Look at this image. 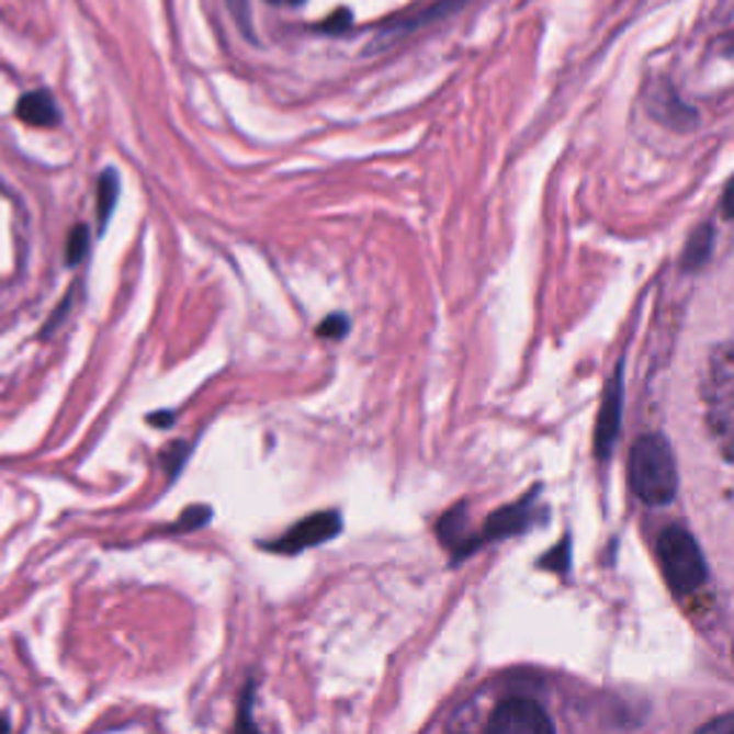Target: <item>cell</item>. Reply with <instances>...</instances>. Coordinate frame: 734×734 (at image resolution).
Here are the masks:
<instances>
[{
    "label": "cell",
    "mask_w": 734,
    "mask_h": 734,
    "mask_svg": "<svg viewBox=\"0 0 734 734\" xmlns=\"http://www.w3.org/2000/svg\"><path fill=\"white\" fill-rule=\"evenodd\" d=\"M629 483L637 499L648 508H666L675 502L680 476L675 451L663 433H645L629 453Z\"/></svg>",
    "instance_id": "cell-1"
},
{
    "label": "cell",
    "mask_w": 734,
    "mask_h": 734,
    "mask_svg": "<svg viewBox=\"0 0 734 734\" xmlns=\"http://www.w3.org/2000/svg\"><path fill=\"white\" fill-rule=\"evenodd\" d=\"M657 556H660L668 588L675 594H691L709 583V565L689 528L668 526L657 537Z\"/></svg>",
    "instance_id": "cell-2"
},
{
    "label": "cell",
    "mask_w": 734,
    "mask_h": 734,
    "mask_svg": "<svg viewBox=\"0 0 734 734\" xmlns=\"http://www.w3.org/2000/svg\"><path fill=\"white\" fill-rule=\"evenodd\" d=\"M705 410H709V428L720 439L723 453L729 456V439H732V414H734V362L732 348L720 345L709 359L705 371Z\"/></svg>",
    "instance_id": "cell-3"
},
{
    "label": "cell",
    "mask_w": 734,
    "mask_h": 734,
    "mask_svg": "<svg viewBox=\"0 0 734 734\" xmlns=\"http://www.w3.org/2000/svg\"><path fill=\"white\" fill-rule=\"evenodd\" d=\"M540 490L542 488H534L531 494H528V497H522L520 502L505 505V508L490 513L483 526V534L467 537V542L462 545L456 560H465V556H471L476 549H479V545H488V542H499V540H508V537L526 534V531H531L534 526L549 520V513L540 511V505H537Z\"/></svg>",
    "instance_id": "cell-4"
},
{
    "label": "cell",
    "mask_w": 734,
    "mask_h": 734,
    "mask_svg": "<svg viewBox=\"0 0 734 734\" xmlns=\"http://www.w3.org/2000/svg\"><path fill=\"white\" fill-rule=\"evenodd\" d=\"M485 729L494 734H551L554 720L531 698H508L494 709Z\"/></svg>",
    "instance_id": "cell-5"
},
{
    "label": "cell",
    "mask_w": 734,
    "mask_h": 734,
    "mask_svg": "<svg viewBox=\"0 0 734 734\" xmlns=\"http://www.w3.org/2000/svg\"><path fill=\"white\" fill-rule=\"evenodd\" d=\"M623 364H617L614 376L606 385V394H602L600 416H597V428H594V453L597 460L609 462L611 453L617 448V439H620V430H623Z\"/></svg>",
    "instance_id": "cell-6"
},
{
    "label": "cell",
    "mask_w": 734,
    "mask_h": 734,
    "mask_svg": "<svg viewBox=\"0 0 734 734\" xmlns=\"http://www.w3.org/2000/svg\"><path fill=\"white\" fill-rule=\"evenodd\" d=\"M341 534V517L339 511H321L310 513L302 522L290 528L287 534L279 537L273 542H264V549L275 551V554H302V551L330 542L334 537Z\"/></svg>",
    "instance_id": "cell-7"
},
{
    "label": "cell",
    "mask_w": 734,
    "mask_h": 734,
    "mask_svg": "<svg viewBox=\"0 0 734 734\" xmlns=\"http://www.w3.org/2000/svg\"><path fill=\"white\" fill-rule=\"evenodd\" d=\"M645 106L652 112L654 121L666 124L675 133H689L698 126V112L677 95V90L668 81H657L645 95Z\"/></svg>",
    "instance_id": "cell-8"
},
{
    "label": "cell",
    "mask_w": 734,
    "mask_h": 734,
    "mask_svg": "<svg viewBox=\"0 0 734 734\" xmlns=\"http://www.w3.org/2000/svg\"><path fill=\"white\" fill-rule=\"evenodd\" d=\"M15 115L23 121V124L30 126H58L60 124V110L55 104L53 92L46 90H35L21 95L15 106Z\"/></svg>",
    "instance_id": "cell-9"
},
{
    "label": "cell",
    "mask_w": 734,
    "mask_h": 734,
    "mask_svg": "<svg viewBox=\"0 0 734 734\" xmlns=\"http://www.w3.org/2000/svg\"><path fill=\"white\" fill-rule=\"evenodd\" d=\"M714 238H718V233H714V224H700L698 230L691 233L689 241H686L680 268L689 270V273H698V270H703L705 264H709V259H712Z\"/></svg>",
    "instance_id": "cell-10"
},
{
    "label": "cell",
    "mask_w": 734,
    "mask_h": 734,
    "mask_svg": "<svg viewBox=\"0 0 734 734\" xmlns=\"http://www.w3.org/2000/svg\"><path fill=\"white\" fill-rule=\"evenodd\" d=\"M121 195V179L118 170H104L101 179H98V233L104 236L106 224H110L112 213H115V204H118Z\"/></svg>",
    "instance_id": "cell-11"
},
{
    "label": "cell",
    "mask_w": 734,
    "mask_h": 734,
    "mask_svg": "<svg viewBox=\"0 0 734 734\" xmlns=\"http://www.w3.org/2000/svg\"><path fill=\"white\" fill-rule=\"evenodd\" d=\"M437 537L445 542L448 549H453L460 554V549L467 540V508L465 505H456L453 511H448L442 520L437 522Z\"/></svg>",
    "instance_id": "cell-12"
},
{
    "label": "cell",
    "mask_w": 734,
    "mask_h": 734,
    "mask_svg": "<svg viewBox=\"0 0 734 734\" xmlns=\"http://www.w3.org/2000/svg\"><path fill=\"white\" fill-rule=\"evenodd\" d=\"M90 245H92L90 227H87V224H75L72 233H69V238H67V264H69V268H75V264H81V261L87 259Z\"/></svg>",
    "instance_id": "cell-13"
},
{
    "label": "cell",
    "mask_w": 734,
    "mask_h": 734,
    "mask_svg": "<svg viewBox=\"0 0 734 734\" xmlns=\"http://www.w3.org/2000/svg\"><path fill=\"white\" fill-rule=\"evenodd\" d=\"M227 9H230L233 21H236L238 32L245 35V41H250V44H259V37H256V23H252L250 0H227Z\"/></svg>",
    "instance_id": "cell-14"
},
{
    "label": "cell",
    "mask_w": 734,
    "mask_h": 734,
    "mask_svg": "<svg viewBox=\"0 0 734 734\" xmlns=\"http://www.w3.org/2000/svg\"><path fill=\"white\" fill-rule=\"evenodd\" d=\"M568 545H572V542H568V537H565V540L560 542V545H556L549 556H542L540 560L542 568H554V572H560V574L572 572V551H568Z\"/></svg>",
    "instance_id": "cell-15"
},
{
    "label": "cell",
    "mask_w": 734,
    "mask_h": 734,
    "mask_svg": "<svg viewBox=\"0 0 734 734\" xmlns=\"http://www.w3.org/2000/svg\"><path fill=\"white\" fill-rule=\"evenodd\" d=\"M210 520H213V511H210V508H204V505H193V508H190L170 531H195V528L207 526Z\"/></svg>",
    "instance_id": "cell-16"
},
{
    "label": "cell",
    "mask_w": 734,
    "mask_h": 734,
    "mask_svg": "<svg viewBox=\"0 0 734 734\" xmlns=\"http://www.w3.org/2000/svg\"><path fill=\"white\" fill-rule=\"evenodd\" d=\"M348 330H350V319H348V316H341V313L327 316V319L319 325V336H321V339H330V341L345 339V334H348Z\"/></svg>",
    "instance_id": "cell-17"
},
{
    "label": "cell",
    "mask_w": 734,
    "mask_h": 734,
    "mask_svg": "<svg viewBox=\"0 0 734 734\" xmlns=\"http://www.w3.org/2000/svg\"><path fill=\"white\" fill-rule=\"evenodd\" d=\"M187 453H190V445H184V442H179V445H172L170 451H163V465H167V471H170V479H176V474L181 471V465L187 462Z\"/></svg>",
    "instance_id": "cell-18"
},
{
    "label": "cell",
    "mask_w": 734,
    "mask_h": 734,
    "mask_svg": "<svg viewBox=\"0 0 734 734\" xmlns=\"http://www.w3.org/2000/svg\"><path fill=\"white\" fill-rule=\"evenodd\" d=\"M72 296H75V290H69L67 296H64V302H60V307H55V310H53V316H49V319H46L44 330H41V339H46V336L53 334L55 327H60V321L67 319L69 307H72Z\"/></svg>",
    "instance_id": "cell-19"
},
{
    "label": "cell",
    "mask_w": 734,
    "mask_h": 734,
    "mask_svg": "<svg viewBox=\"0 0 734 734\" xmlns=\"http://www.w3.org/2000/svg\"><path fill=\"white\" fill-rule=\"evenodd\" d=\"M350 23H353V15H350V9H339L330 21H325L319 26L321 32H327V35H341V32L348 30Z\"/></svg>",
    "instance_id": "cell-20"
},
{
    "label": "cell",
    "mask_w": 734,
    "mask_h": 734,
    "mask_svg": "<svg viewBox=\"0 0 734 734\" xmlns=\"http://www.w3.org/2000/svg\"><path fill=\"white\" fill-rule=\"evenodd\" d=\"M732 729H734L732 714H723V718L714 720V723H705L703 732H723V734H732Z\"/></svg>",
    "instance_id": "cell-21"
},
{
    "label": "cell",
    "mask_w": 734,
    "mask_h": 734,
    "mask_svg": "<svg viewBox=\"0 0 734 734\" xmlns=\"http://www.w3.org/2000/svg\"><path fill=\"white\" fill-rule=\"evenodd\" d=\"M172 422H176L172 410H158V414L149 416V425H158V428H170Z\"/></svg>",
    "instance_id": "cell-22"
},
{
    "label": "cell",
    "mask_w": 734,
    "mask_h": 734,
    "mask_svg": "<svg viewBox=\"0 0 734 734\" xmlns=\"http://www.w3.org/2000/svg\"><path fill=\"white\" fill-rule=\"evenodd\" d=\"M268 3H273V7H290V9H298V7H305L307 0H268Z\"/></svg>",
    "instance_id": "cell-23"
},
{
    "label": "cell",
    "mask_w": 734,
    "mask_h": 734,
    "mask_svg": "<svg viewBox=\"0 0 734 734\" xmlns=\"http://www.w3.org/2000/svg\"><path fill=\"white\" fill-rule=\"evenodd\" d=\"M7 729H9V723H7V720H0V732H7Z\"/></svg>",
    "instance_id": "cell-24"
}]
</instances>
